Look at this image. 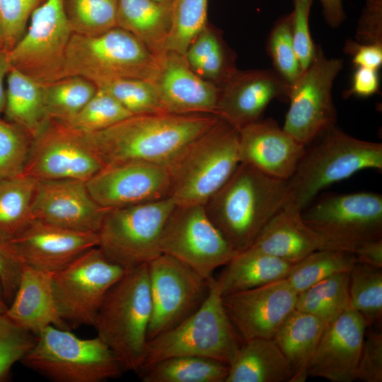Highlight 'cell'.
<instances>
[{
    "instance_id": "obj_1",
    "label": "cell",
    "mask_w": 382,
    "mask_h": 382,
    "mask_svg": "<svg viewBox=\"0 0 382 382\" xmlns=\"http://www.w3.org/2000/svg\"><path fill=\"white\" fill-rule=\"evenodd\" d=\"M218 119L209 114L134 115L106 129L81 133L104 166L137 161L168 166Z\"/></svg>"
},
{
    "instance_id": "obj_2",
    "label": "cell",
    "mask_w": 382,
    "mask_h": 382,
    "mask_svg": "<svg viewBox=\"0 0 382 382\" xmlns=\"http://www.w3.org/2000/svg\"><path fill=\"white\" fill-rule=\"evenodd\" d=\"M287 180L269 176L241 162L204 205L231 248H249L266 224L289 201Z\"/></svg>"
},
{
    "instance_id": "obj_3",
    "label": "cell",
    "mask_w": 382,
    "mask_h": 382,
    "mask_svg": "<svg viewBox=\"0 0 382 382\" xmlns=\"http://www.w3.org/2000/svg\"><path fill=\"white\" fill-rule=\"evenodd\" d=\"M151 311L148 264L127 270L98 310L93 326L125 371L142 366Z\"/></svg>"
},
{
    "instance_id": "obj_4",
    "label": "cell",
    "mask_w": 382,
    "mask_h": 382,
    "mask_svg": "<svg viewBox=\"0 0 382 382\" xmlns=\"http://www.w3.org/2000/svg\"><path fill=\"white\" fill-rule=\"evenodd\" d=\"M241 163L239 131L219 118L168 166L169 197L178 205H204Z\"/></svg>"
},
{
    "instance_id": "obj_5",
    "label": "cell",
    "mask_w": 382,
    "mask_h": 382,
    "mask_svg": "<svg viewBox=\"0 0 382 382\" xmlns=\"http://www.w3.org/2000/svg\"><path fill=\"white\" fill-rule=\"evenodd\" d=\"M311 144L287 180L291 200L301 209L333 183L357 172L382 169V144L355 138L330 127Z\"/></svg>"
},
{
    "instance_id": "obj_6",
    "label": "cell",
    "mask_w": 382,
    "mask_h": 382,
    "mask_svg": "<svg viewBox=\"0 0 382 382\" xmlns=\"http://www.w3.org/2000/svg\"><path fill=\"white\" fill-rule=\"evenodd\" d=\"M208 282L207 294L197 310L173 328L148 341L140 370L179 356L203 357L228 365L231 363L243 340L225 311L216 279L213 277Z\"/></svg>"
},
{
    "instance_id": "obj_7",
    "label": "cell",
    "mask_w": 382,
    "mask_h": 382,
    "mask_svg": "<svg viewBox=\"0 0 382 382\" xmlns=\"http://www.w3.org/2000/svg\"><path fill=\"white\" fill-rule=\"evenodd\" d=\"M21 362L54 382H103L119 377L124 369L98 336L80 338L68 329L48 326L36 335Z\"/></svg>"
},
{
    "instance_id": "obj_8",
    "label": "cell",
    "mask_w": 382,
    "mask_h": 382,
    "mask_svg": "<svg viewBox=\"0 0 382 382\" xmlns=\"http://www.w3.org/2000/svg\"><path fill=\"white\" fill-rule=\"evenodd\" d=\"M158 67L152 52L118 27L94 36L73 33L65 57L66 77H82L96 86L117 79L151 81Z\"/></svg>"
},
{
    "instance_id": "obj_9",
    "label": "cell",
    "mask_w": 382,
    "mask_h": 382,
    "mask_svg": "<svg viewBox=\"0 0 382 382\" xmlns=\"http://www.w3.org/2000/svg\"><path fill=\"white\" fill-rule=\"evenodd\" d=\"M175 204L171 198L107 209L98 232V247L129 270L161 255V238Z\"/></svg>"
},
{
    "instance_id": "obj_10",
    "label": "cell",
    "mask_w": 382,
    "mask_h": 382,
    "mask_svg": "<svg viewBox=\"0 0 382 382\" xmlns=\"http://www.w3.org/2000/svg\"><path fill=\"white\" fill-rule=\"evenodd\" d=\"M301 214L324 241L325 249L353 254L361 244L382 238V195L377 192L328 195Z\"/></svg>"
},
{
    "instance_id": "obj_11",
    "label": "cell",
    "mask_w": 382,
    "mask_h": 382,
    "mask_svg": "<svg viewBox=\"0 0 382 382\" xmlns=\"http://www.w3.org/2000/svg\"><path fill=\"white\" fill-rule=\"evenodd\" d=\"M72 34L64 0H45L31 14L22 37L7 52L11 67L42 85L66 78V52Z\"/></svg>"
},
{
    "instance_id": "obj_12",
    "label": "cell",
    "mask_w": 382,
    "mask_h": 382,
    "mask_svg": "<svg viewBox=\"0 0 382 382\" xmlns=\"http://www.w3.org/2000/svg\"><path fill=\"white\" fill-rule=\"evenodd\" d=\"M125 272L97 246L53 273L54 294L62 318L69 328L93 325L107 293Z\"/></svg>"
},
{
    "instance_id": "obj_13",
    "label": "cell",
    "mask_w": 382,
    "mask_h": 382,
    "mask_svg": "<svg viewBox=\"0 0 382 382\" xmlns=\"http://www.w3.org/2000/svg\"><path fill=\"white\" fill-rule=\"evenodd\" d=\"M342 66V59L328 58L316 45L308 66L290 84L289 106L282 128L306 146L335 125L332 89Z\"/></svg>"
},
{
    "instance_id": "obj_14",
    "label": "cell",
    "mask_w": 382,
    "mask_h": 382,
    "mask_svg": "<svg viewBox=\"0 0 382 382\" xmlns=\"http://www.w3.org/2000/svg\"><path fill=\"white\" fill-rule=\"evenodd\" d=\"M161 250L207 280L237 254L201 204H175L163 229Z\"/></svg>"
},
{
    "instance_id": "obj_15",
    "label": "cell",
    "mask_w": 382,
    "mask_h": 382,
    "mask_svg": "<svg viewBox=\"0 0 382 382\" xmlns=\"http://www.w3.org/2000/svg\"><path fill=\"white\" fill-rule=\"evenodd\" d=\"M148 270L152 305L149 341L197 310L207 294L209 279L163 253L148 264Z\"/></svg>"
},
{
    "instance_id": "obj_16",
    "label": "cell",
    "mask_w": 382,
    "mask_h": 382,
    "mask_svg": "<svg viewBox=\"0 0 382 382\" xmlns=\"http://www.w3.org/2000/svg\"><path fill=\"white\" fill-rule=\"evenodd\" d=\"M104 166L81 132L49 122L33 139L23 174L37 180L87 181Z\"/></svg>"
},
{
    "instance_id": "obj_17",
    "label": "cell",
    "mask_w": 382,
    "mask_h": 382,
    "mask_svg": "<svg viewBox=\"0 0 382 382\" xmlns=\"http://www.w3.org/2000/svg\"><path fill=\"white\" fill-rule=\"evenodd\" d=\"M86 183L93 199L109 209L169 197L170 175L166 166L125 162L105 166Z\"/></svg>"
},
{
    "instance_id": "obj_18",
    "label": "cell",
    "mask_w": 382,
    "mask_h": 382,
    "mask_svg": "<svg viewBox=\"0 0 382 382\" xmlns=\"http://www.w3.org/2000/svg\"><path fill=\"white\" fill-rule=\"evenodd\" d=\"M297 295L283 279L224 296L223 304L243 340L273 338L295 309Z\"/></svg>"
},
{
    "instance_id": "obj_19",
    "label": "cell",
    "mask_w": 382,
    "mask_h": 382,
    "mask_svg": "<svg viewBox=\"0 0 382 382\" xmlns=\"http://www.w3.org/2000/svg\"><path fill=\"white\" fill-rule=\"evenodd\" d=\"M106 211L91 197L86 181L60 179L37 182L33 219L74 231L98 233Z\"/></svg>"
},
{
    "instance_id": "obj_20",
    "label": "cell",
    "mask_w": 382,
    "mask_h": 382,
    "mask_svg": "<svg viewBox=\"0 0 382 382\" xmlns=\"http://www.w3.org/2000/svg\"><path fill=\"white\" fill-rule=\"evenodd\" d=\"M289 86L274 69H237L219 87L215 115L240 129L260 120L274 100H288Z\"/></svg>"
},
{
    "instance_id": "obj_21",
    "label": "cell",
    "mask_w": 382,
    "mask_h": 382,
    "mask_svg": "<svg viewBox=\"0 0 382 382\" xmlns=\"http://www.w3.org/2000/svg\"><path fill=\"white\" fill-rule=\"evenodd\" d=\"M9 240L25 265L51 273L98 245L96 233L74 231L35 219Z\"/></svg>"
},
{
    "instance_id": "obj_22",
    "label": "cell",
    "mask_w": 382,
    "mask_h": 382,
    "mask_svg": "<svg viewBox=\"0 0 382 382\" xmlns=\"http://www.w3.org/2000/svg\"><path fill=\"white\" fill-rule=\"evenodd\" d=\"M367 328L364 318L352 308L328 323L309 365L308 376L332 382L355 381Z\"/></svg>"
},
{
    "instance_id": "obj_23",
    "label": "cell",
    "mask_w": 382,
    "mask_h": 382,
    "mask_svg": "<svg viewBox=\"0 0 382 382\" xmlns=\"http://www.w3.org/2000/svg\"><path fill=\"white\" fill-rule=\"evenodd\" d=\"M163 111L175 115H214L219 88L197 75L184 55L167 52L151 81Z\"/></svg>"
},
{
    "instance_id": "obj_24",
    "label": "cell",
    "mask_w": 382,
    "mask_h": 382,
    "mask_svg": "<svg viewBox=\"0 0 382 382\" xmlns=\"http://www.w3.org/2000/svg\"><path fill=\"white\" fill-rule=\"evenodd\" d=\"M241 162L269 176L288 180L306 146L273 119H260L238 129Z\"/></svg>"
},
{
    "instance_id": "obj_25",
    "label": "cell",
    "mask_w": 382,
    "mask_h": 382,
    "mask_svg": "<svg viewBox=\"0 0 382 382\" xmlns=\"http://www.w3.org/2000/svg\"><path fill=\"white\" fill-rule=\"evenodd\" d=\"M52 274L24 265L18 289L5 313L18 325L35 335L48 326L70 328L59 313Z\"/></svg>"
},
{
    "instance_id": "obj_26",
    "label": "cell",
    "mask_w": 382,
    "mask_h": 382,
    "mask_svg": "<svg viewBox=\"0 0 382 382\" xmlns=\"http://www.w3.org/2000/svg\"><path fill=\"white\" fill-rule=\"evenodd\" d=\"M289 200L263 227L249 248L294 264L311 253L325 249L321 237L304 221Z\"/></svg>"
},
{
    "instance_id": "obj_27",
    "label": "cell",
    "mask_w": 382,
    "mask_h": 382,
    "mask_svg": "<svg viewBox=\"0 0 382 382\" xmlns=\"http://www.w3.org/2000/svg\"><path fill=\"white\" fill-rule=\"evenodd\" d=\"M289 364L272 338L243 340L225 382H291Z\"/></svg>"
},
{
    "instance_id": "obj_28",
    "label": "cell",
    "mask_w": 382,
    "mask_h": 382,
    "mask_svg": "<svg viewBox=\"0 0 382 382\" xmlns=\"http://www.w3.org/2000/svg\"><path fill=\"white\" fill-rule=\"evenodd\" d=\"M327 323L312 314L294 309L273 337L292 371L291 382H305L309 365Z\"/></svg>"
},
{
    "instance_id": "obj_29",
    "label": "cell",
    "mask_w": 382,
    "mask_h": 382,
    "mask_svg": "<svg viewBox=\"0 0 382 382\" xmlns=\"http://www.w3.org/2000/svg\"><path fill=\"white\" fill-rule=\"evenodd\" d=\"M170 6L154 0H117V27L133 35L159 60L167 52Z\"/></svg>"
},
{
    "instance_id": "obj_30",
    "label": "cell",
    "mask_w": 382,
    "mask_h": 382,
    "mask_svg": "<svg viewBox=\"0 0 382 382\" xmlns=\"http://www.w3.org/2000/svg\"><path fill=\"white\" fill-rule=\"evenodd\" d=\"M293 264L252 248L237 253L216 280L222 296L286 279Z\"/></svg>"
},
{
    "instance_id": "obj_31",
    "label": "cell",
    "mask_w": 382,
    "mask_h": 382,
    "mask_svg": "<svg viewBox=\"0 0 382 382\" xmlns=\"http://www.w3.org/2000/svg\"><path fill=\"white\" fill-rule=\"evenodd\" d=\"M5 120L28 133L33 139L49 122L46 118L43 85L11 67L7 75Z\"/></svg>"
},
{
    "instance_id": "obj_32",
    "label": "cell",
    "mask_w": 382,
    "mask_h": 382,
    "mask_svg": "<svg viewBox=\"0 0 382 382\" xmlns=\"http://www.w3.org/2000/svg\"><path fill=\"white\" fill-rule=\"evenodd\" d=\"M185 59L199 77L219 88L236 71V54L222 37L221 32L209 23L188 46Z\"/></svg>"
},
{
    "instance_id": "obj_33",
    "label": "cell",
    "mask_w": 382,
    "mask_h": 382,
    "mask_svg": "<svg viewBox=\"0 0 382 382\" xmlns=\"http://www.w3.org/2000/svg\"><path fill=\"white\" fill-rule=\"evenodd\" d=\"M228 365L197 356L167 358L141 369L143 382H225Z\"/></svg>"
},
{
    "instance_id": "obj_34",
    "label": "cell",
    "mask_w": 382,
    "mask_h": 382,
    "mask_svg": "<svg viewBox=\"0 0 382 382\" xmlns=\"http://www.w3.org/2000/svg\"><path fill=\"white\" fill-rule=\"evenodd\" d=\"M37 182L24 174L0 181V236L12 238L33 219Z\"/></svg>"
},
{
    "instance_id": "obj_35",
    "label": "cell",
    "mask_w": 382,
    "mask_h": 382,
    "mask_svg": "<svg viewBox=\"0 0 382 382\" xmlns=\"http://www.w3.org/2000/svg\"><path fill=\"white\" fill-rule=\"evenodd\" d=\"M349 272L324 279L298 294L295 309L312 314L327 324L351 307Z\"/></svg>"
},
{
    "instance_id": "obj_36",
    "label": "cell",
    "mask_w": 382,
    "mask_h": 382,
    "mask_svg": "<svg viewBox=\"0 0 382 382\" xmlns=\"http://www.w3.org/2000/svg\"><path fill=\"white\" fill-rule=\"evenodd\" d=\"M91 81L69 76L43 85L44 105L48 122L65 123L73 118L97 91Z\"/></svg>"
},
{
    "instance_id": "obj_37",
    "label": "cell",
    "mask_w": 382,
    "mask_h": 382,
    "mask_svg": "<svg viewBox=\"0 0 382 382\" xmlns=\"http://www.w3.org/2000/svg\"><path fill=\"white\" fill-rule=\"evenodd\" d=\"M357 263L354 254L321 249L292 265L286 280L298 294L333 274L349 272Z\"/></svg>"
},
{
    "instance_id": "obj_38",
    "label": "cell",
    "mask_w": 382,
    "mask_h": 382,
    "mask_svg": "<svg viewBox=\"0 0 382 382\" xmlns=\"http://www.w3.org/2000/svg\"><path fill=\"white\" fill-rule=\"evenodd\" d=\"M351 307L371 327L382 318V268L355 263L349 271Z\"/></svg>"
},
{
    "instance_id": "obj_39",
    "label": "cell",
    "mask_w": 382,
    "mask_h": 382,
    "mask_svg": "<svg viewBox=\"0 0 382 382\" xmlns=\"http://www.w3.org/2000/svg\"><path fill=\"white\" fill-rule=\"evenodd\" d=\"M208 0H173L167 52L184 55L197 35L208 24Z\"/></svg>"
},
{
    "instance_id": "obj_40",
    "label": "cell",
    "mask_w": 382,
    "mask_h": 382,
    "mask_svg": "<svg viewBox=\"0 0 382 382\" xmlns=\"http://www.w3.org/2000/svg\"><path fill=\"white\" fill-rule=\"evenodd\" d=\"M73 33L94 36L117 27V0H64Z\"/></svg>"
},
{
    "instance_id": "obj_41",
    "label": "cell",
    "mask_w": 382,
    "mask_h": 382,
    "mask_svg": "<svg viewBox=\"0 0 382 382\" xmlns=\"http://www.w3.org/2000/svg\"><path fill=\"white\" fill-rule=\"evenodd\" d=\"M131 115L115 98L98 88L73 118L62 124L79 132L91 133L110 127Z\"/></svg>"
},
{
    "instance_id": "obj_42",
    "label": "cell",
    "mask_w": 382,
    "mask_h": 382,
    "mask_svg": "<svg viewBox=\"0 0 382 382\" xmlns=\"http://www.w3.org/2000/svg\"><path fill=\"white\" fill-rule=\"evenodd\" d=\"M266 50L274 70L289 85L303 71L294 45L291 13L282 16L273 25Z\"/></svg>"
},
{
    "instance_id": "obj_43",
    "label": "cell",
    "mask_w": 382,
    "mask_h": 382,
    "mask_svg": "<svg viewBox=\"0 0 382 382\" xmlns=\"http://www.w3.org/2000/svg\"><path fill=\"white\" fill-rule=\"evenodd\" d=\"M96 87L111 95L132 115L164 112L151 81L117 79L100 83Z\"/></svg>"
},
{
    "instance_id": "obj_44",
    "label": "cell",
    "mask_w": 382,
    "mask_h": 382,
    "mask_svg": "<svg viewBox=\"0 0 382 382\" xmlns=\"http://www.w3.org/2000/svg\"><path fill=\"white\" fill-rule=\"evenodd\" d=\"M32 141L21 128L0 119V181L23 174Z\"/></svg>"
},
{
    "instance_id": "obj_45",
    "label": "cell",
    "mask_w": 382,
    "mask_h": 382,
    "mask_svg": "<svg viewBox=\"0 0 382 382\" xmlns=\"http://www.w3.org/2000/svg\"><path fill=\"white\" fill-rule=\"evenodd\" d=\"M35 341V335L0 313V382L8 378L12 366L21 362Z\"/></svg>"
},
{
    "instance_id": "obj_46",
    "label": "cell",
    "mask_w": 382,
    "mask_h": 382,
    "mask_svg": "<svg viewBox=\"0 0 382 382\" xmlns=\"http://www.w3.org/2000/svg\"><path fill=\"white\" fill-rule=\"evenodd\" d=\"M42 0H0V28L7 52L26 30L31 14Z\"/></svg>"
},
{
    "instance_id": "obj_47",
    "label": "cell",
    "mask_w": 382,
    "mask_h": 382,
    "mask_svg": "<svg viewBox=\"0 0 382 382\" xmlns=\"http://www.w3.org/2000/svg\"><path fill=\"white\" fill-rule=\"evenodd\" d=\"M313 1L293 0L294 8L290 12L294 45L303 70H305L313 60L316 50L309 28V18Z\"/></svg>"
},
{
    "instance_id": "obj_48",
    "label": "cell",
    "mask_w": 382,
    "mask_h": 382,
    "mask_svg": "<svg viewBox=\"0 0 382 382\" xmlns=\"http://www.w3.org/2000/svg\"><path fill=\"white\" fill-rule=\"evenodd\" d=\"M24 265L10 240L0 236V283L8 304L18 289Z\"/></svg>"
},
{
    "instance_id": "obj_49",
    "label": "cell",
    "mask_w": 382,
    "mask_h": 382,
    "mask_svg": "<svg viewBox=\"0 0 382 382\" xmlns=\"http://www.w3.org/2000/svg\"><path fill=\"white\" fill-rule=\"evenodd\" d=\"M356 380L364 382L382 381V333L373 331L364 337Z\"/></svg>"
},
{
    "instance_id": "obj_50",
    "label": "cell",
    "mask_w": 382,
    "mask_h": 382,
    "mask_svg": "<svg viewBox=\"0 0 382 382\" xmlns=\"http://www.w3.org/2000/svg\"><path fill=\"white\" fill-rule=\"evenodd\" d=\"M355 37L359 43L382 44V0H365Z\"/></svg>"
},
{
    "instance_id": "obj_51",
    "label": "cell",
    "mask_w": 382,
    "mask_h": 382,
    "mask_svg": "<svg viewBox=\"0 0 382 382\" xmlns=\"http://www.w3.org/2000/svg\"><path fill=\"white\" fill-rule=\"evenodd\" d=\"M346 54L352 57L355 67L363 66L378 69L382 64V44H362L347 40L344 47Z\"/></svg>"
},
{
    "instance_id": "obj_52",
    "label": "cell",
    "mask_w": 382,
    "mask_h": 382,
    "mask_svg": "<svg viewBox=\"0 0 382 382\" xmlns=\"http://www.w3.org/2000/svg\"><path fill=\"white\" fill-rule=\"evenodd\" d=\"M379 76L378 69L358 66L355 67L351 86L345 92V96H355L367 98L379 91Z\"/></svg>"
},
{
    "instance_id": "obj_53",
    "label": "cell",
    "mask_w": 382,
    "mask_h": 382,
    "mask_svg": "<svg viewBox=\"0 0 382 382\" xmlns=\"http://www.w3.org/2000/svg\"><path fill=\"white\" fill-rule=\"evenodd\" d=\"M353 254L358 263L382 268V238L361 244Z\"/></svg>"
},
{
    "instance_id": "obj_54",
    "label": "cell",
    "mask_w": 382,
    "mask_h": 382,
    "mask_svg": "<svg viewBox=\"0 0 382 382\" xmlns=\"http://www.w3.org/2000/svg\"><path fill=\"white\" fill-rule=\"evenodd\" d=\"M323 16L331 28H337L346 18L342 0H320Z\"/></svg>"
},
{
    "instance_id": "obj_55",
    "label": "cell",
    "mask_w": 382,
    "mask_h": 382,
    "mask_svg": "<svg viewBox=\"0 0 382 382\" xmlns=\"http://www.w3.org/2000/svg\"><path fill=\"white\" fill-rule=\"evenodd\" d=\"M11 65L7 57V52L0 50V115L4 112L6 104V89L4 79L8 75Z\"/></svg>"
},
{
    "instance_id": "obj_56",
    "label": "cell",
    "mask_w": 382,
    "mask_h": 382,
    "mask_svg": "<svg viewBox=\"0 0 382 382\" xmlns=\"http://www.w3.org/2000/svg\"><path fill=\"white\" fill-rule=\"evenodd\" d=\"M8 303L5 299L3 288L0 283V313H6L8 309Z\"/></svg>"
},
{
    "instance_id": "obj_57",
    "label": "cell",
    "mask_w": 382,
    "mask_h": 382,
    "mask_svg": "<svg viewBox=\"0 0 382 382\" xmlns=\"http://www.w3.org/2000/svg\"><path fill=\"white\" fill-rule=\"evenodd\" d=\"M157 2L164 4H171L173 0H154Z\"/></svg>"
},
{
    "instance_id": "obj_58",
    "label": "cell",
    "mask_w": 382,
    "mask_h": 382,
    "mask_svg": "<svg viewBox=\"0 0 382 382\" xmlns=\"http://www.w3.org/2000/svg\"><path fill=\"white\" fill-rule=\"evenodd\" d=\"M0 50H4V43H3L2 36H1V28H0Z\"/></svg>"
}]
</instances>
